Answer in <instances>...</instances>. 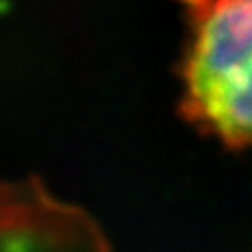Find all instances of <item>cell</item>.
Wrapping results in <instances>:
<instances>
[{"instance_id": "1", "label": "cell", "mask_w": 252, "mask_h": 252, "mask_svg": "<svg viewBox=\"0 0 252 252\" xmlns=\"http://www.w3.org/2000/svg\"><path fill=\"white\" fill-rule=\"evenodd\" d=\"M187 38L181 116L225 147L252 149V0H175Z\"/></svg>"}, {"instance_id": "2", "label": "cell", "mask_w": 252, "mask_h": 252, "mask_svg": "<svg viewBox=\"0 0 252 252\" xmlns=\"http://www.w3.org/2000/svg\"><path fill=\"white\" fill-rule=\"evenodd\" d=\"M0 229L2 252H109L99 225L51 198L38 177L2 185Z\"/></svg>"}]
</instances>
